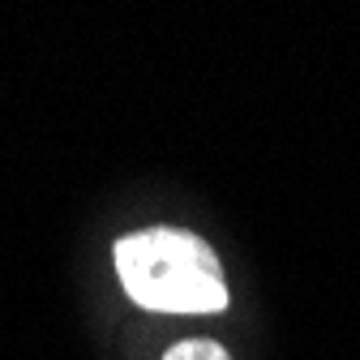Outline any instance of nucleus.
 I'll return each instance as SVG.
<instances>
[{"label":"nucleus","instance_id":"f257e3e1","mask_svg":"<svg viewBox=\"0 0 360 360\" xmlns=\"http://www.w3.org/2000/svg\"><path fill=\"white\" fill-rule=\"evenodd\" d=\"M112 262L124 296L150 313L202 318V313H223L232 300L219 253L189 228L172 223L138 228L112 245Z\"/></svg>","mask_w":360,"mask_h":360},{"label":"nucleus","instance_id":"f03ea898","mask_svg":"<svg viewBox=\"0 0 360 360\" xmlns=\"http://www.w3.org/2000/svg\"><path fill=\"white\" fill-rule=\"evenodd\" d=\"M163 360H232V356H228V347L214 343V339H180V343L167 347Z\"/></svg>","mask_w":360,"mask_h":360}]
</instances>
